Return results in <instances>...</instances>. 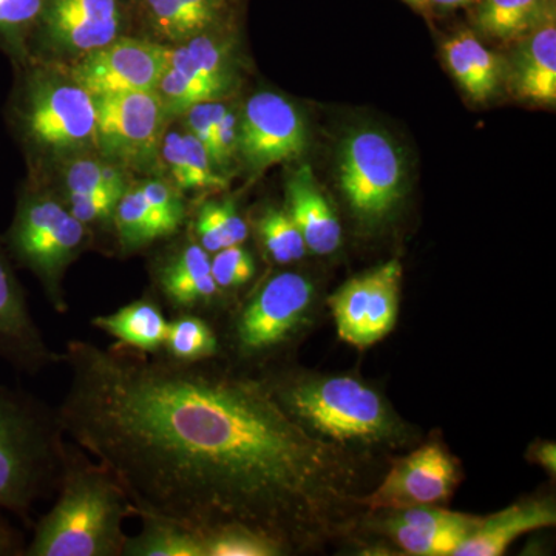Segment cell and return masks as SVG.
<instances>
[{
    "mask_svg": "<svg viewBox=\"0 0 556 556\" xmlns=\"http://www.w3.org/2000/svg\"><path fill=\"white\" fill-rule=\"evenodd\" d=\"M212 276L219 291H232L244 287L255 276L254 257L243 244L228 247L211 257Z\"/></svg>",
    "mask_w": 556,
    "mask_h": 556,
    "instance_id": "1f68e13d",
    "label": "cell"
},
{
    "mask_svg": "<svg viewBox=\"0 0 556 556\" xmlns=\"http://www.w3.org/2000/svg\"><path fill=\"white\" fill-rule=\"evenodd\" d=\"M455 460L439 444H427L399 460L371 495L361 501L372 510L434 506L452 496L457 484Z\"/></svg>",
    "mask_w": 556,
    "mask_h": 556,
    "instance_id": "4fadbf2b",
    "label": "cell"
},
{
    "mask_svg": "<svg viewBox=\"0 0 556 556\" xmlns=\"http://www.w3.org/2000/svg\"><path fill=\"white\" fill-rule=\"evenodd\" d=\"M306 148L308 129L291 101L273 91L249 98L239 121V155L249 170L298 160Z\"/></svg>",
    "mask_w": 556,
    "mask_h": 556,
    "instance_id": "8fae6325",
    "label": "cell"
},
{
    "mask_svg": "<svg viewBox=\"0 0 556 556\" xmlns=\"http://www.w3.org/2000/svg\"><path fill=\"white\" fill-rule=\"evenodd\" d=\"M548 3H551L552 7H555V0H547Z\"/></svg>",
    "mask_w": 556,
    "mask_h": 556,
    "instance_id": "bcb514c9",
    "label": "cell"
},
{
    "mask_svg": "<svg viewBox=\"0 0 556 556\" xmlns=\"http://www.w3.org/2000/svg\"><path fill=\"white\" fill-rule=\"evenodd\" d=\"M113 229L121 252L126 255L141 251L156 241L167 240L137 185L129 186L121 195L113 215Z\"/></svg>",
    "mask_w": 556,
    "mask_h": 556,
    "instance_id": "cb8c5ba5",
    "label": "cell"
},
{
    "mask_svg": "<svg viewBox=\"0 0 556 556\" xmlns=\"http://www.w3.org/2000/svg\"><path fill=\"white\" fill-rule=\"evenodd\" d=\"M289 415L311 433L338 442L380 444L399 437L396 419L379 393L348 376L262 379Z\"/></svg>",
    "mask_w": 556,
    "mask_h": 556,
    "instance_id": "277c9868",
    "label": "cell"
},
{
    "mask_svg": "<svg viewBox=\"0 0 556 556\" xmlns=\"http://www.w3.org/2000/svg\"><path fill=\"white\" fill-rule=\"evenodd\" d=\"M508 73V87L521 100L555 104L556 27L555 20L522 36Z\"/></svg>",
    "mask_w": 556,
    "mask_h": 556,
    "instance_id": "d6986e66",
    "label": "cell"
},
{
    "mask_svg": "<svg viewBox=\"0 0 556 556\" xmlns=\"http://www.w3.org/2000/svg\"><path fill=\"white\" fill-rule=\"evenodd\" d=\"M401 278V263L391 260L343 285L329 300L339 338L361 350L386 338L396 325Z\"/></svg>",
    "mask_w": 556,
    "mask_h": 556,
    "instance_id": "30bf717a",
    "label": "cell"
},
{
    "mask_svg": "<svg viewBox=\"0 0 556 556\" xmlns=\"http://www.w3.org/2000/svg\"><path fill=\"white\" fill-rule=\"evenodd\" d=\"M407 2L413 3V5H424L428 0H407Z\"/></svg>",
    "mask_w": 556,
    "mask_h": 556,
    "instance_id": "f6af8a7d",
    "label": "cell"
},
{
    "mask_svg": "<svg viewBox=\"0 0 556 556\" xmlns=\"http://www.w3.org/2000/svg\"><path fill=\"white\" fill-rule=\"evenodd\" d=\"M118 197L108 193H90V195H67L65 206L72 212L73 217L79 219L87 229L91 226H113Z\"/></svg>",
    "mask_w": 556,
    "mask_h": 556,
    "instance_id": "8d00e7d4",
    "label": "cell"
},
{
    "mask_svg": "<svg viewBox=\"0 0 556 556\" xmlns=\"http://www.w3.org/2000/svg\"><path fill=\"white\" fill-rule=\"evenodd\" d=\"M239 113L228 108L206 148L212 167L222 177H225L226 172L232 166V161L239 155Z\"/></svg>",
    "mask_w": 556,
    "mask_h": 556,
    "instance_id": "e575fe53",
    "label": "cell"
},
{
    "mask_svg": "<svg viewBox=\"0 0 556 556\" xmlns=\"http://www.w3.org/2000/svg\"><path fill=\"white\" fill-rule=\"evenodd\" d=\"M43 0H0V38L14 39L39 16Z\"/></svg>",
    "mask_w": 556,
    "mask_h": 556,
    "instance_id": "74e56055",
    "label": "cell"
},
{
    "mask_svg": "<svg viewBox=\"0 0 556 556\" xmlns=\"http://www.w3.org/2000/svg\"><path fill=\"white\" fill-rule=\"evenodd\" d=\"M288 214L298 226L306 248L329 255L342 243V228L309 166L299 167L287 181Z\"/></svg>",
    "mask_w": 556,
    "mask_h": 556,
    "instance_id": "ac0fdd59",
    "label": "cell"
},
{
    "mask_svg": "<svg viewBox=\"0 0 556 556\" xmlns=\"http://www.w3.org/2000/svg\"><path fill=\"white\" fill-rule=\"evenodd\" d=\"M40 16L47 39L72 53L86 54L118 38L116 0H43Z\"/></svg>",
    "mask_w": 556,
    "mask_h": 556,
    "instance_id": "e0dca14e",
    "label": "cell"
},
{
    "mask_svg": "<svg viewBox=\"0 0 556 556\" xmlns=\"http://www.w3.org/2000/svg\"><path fill=\"white\" fill-rule=\"evenodd\" d=\"M91 241V232L65 203L46 192L25 193L7 236V247L42 285L50 305L67 314L64 278Z\"/></svg>",
    "mask_w": 556,
    "mask_h": 556,
    "instance_id": "5b68a950",
    "label": "cell"
},
{
    "mask_svg": "<svg viewBox=\"0 0 556 556\" xmlns=\"http://www.w3.org/2000/svg\"><path fill=\"white\" fill-rule=\"evenodd\" d=\"M137 517L141 532L127 536L123 556H204L203 540L192 527L159 515Z\"/></svg>",
    "mask_w": 556,
    "mask_h": 556,
    "instance_id": "603a6c76",
    "label": "cell"
},
{
    "mask_svg": "<svg viewBox=\"0 0 556 556\" xmlns=\"http://www.w3.org/2000/svg\"><path fill=\"white\" fill-rule=\"evenodd\" d=\"M393 521L402 525L420 527V529L437 530V532H457L470 535L482 521V518L473 515L457 514V511L444 510L437 506H417L394 510Z\"/></svg>",
    "mask_w": 556,
    "mask_h": 556,
    "instance_id": "4dcf8cb0",
    "label": "cell"
},
{
    "mask_svg": "<svg viewBox=\"0 0 556 556\" xmlns=\"http://www.w3.org/2000/svg\"><path fill=\"white\" fill-rule=\"evenodd\" d=\"M258 239L266 254L278 265L298 262L305 257L306 244L302 233L287 211L277 207H266L260 214L257 223Z\"/></svg>",
    "mask_w": 556,
    "mask_h": 556,
    "instance_id": "4316f807",
    "label": "cell"
},
{
    "mask_svg": "<svg viewBox=\"0 0 556 556\" xmlns=\"http://www.w3.org/2000/svg\"><path fill=\"white\" fill-rule=\"evenodd\" d=\"M428 2L442 7V9H459V7L470 5L475 0H428Z\"/></svg>",
    "mask_w": 556,
    "mask_h": 556,
    "instance_id": "ee69618b",
    "label": "cell"
},
{
    "mask_svg": "<svg viewBox=\"0 0 556 556\" xmlns=\"http://www.w3.org/2000/svg\"><path fill=\"white\" fill-rule=\"evenodd\" d=\"M228 108L229 105L223 104L219 101H207L192 105V108L182 113L186 129L199 139L204 149L207 148L215 127H217L219 119L223 118Z\"/></svg>",
    "mask_w": 556,
    "mask_h": 556,
    "instance_id": "f35d334b",
    "label": "cell"
},
{
    "mask_svg": "<svg viewBox=\"0 0 556 556\" xmlns=\"http://www.w3.org/2000/svg\"><path fill=\"white\" fill-rule=\"evenodd\" d=\"M405 164L396 142L380 130L353 131L339 153V182L362 219L378 222L396 206L404 190Z\"/></svg>",
    "mask_w": 556,
    "mask_h": 556,
    "instance_id": "52a82bcc",
    "label": "cell"
},
{
    "mask_svg": "<svg viewBox=\"0 0 556 556\" xmlns=\"http://www.w3.org/2000/svg\"><path fill=\"white\" fill-rule=\"evenodd\" d=\"M97 148L121 166L142 167L159 156L167 112L159 91L93 97Z\"/></svg>",
    "mask_w": 556,
    "mask_h": 556,
    "instance_id": "9c48e42d",
    "label": "cell"
},
{
    "mask_svg": "<svg viewBox=\"0 0 556 556\" xmlns=\"http://www.w3.org/2000/svg\"><path fill=\"white\" fill-rule=\"evenodd\" d=\"M460 47L478 86V101H485L495 93L500 83V61L492 51L482 46L471 31L457 33Z\"/></svg>",
    "mask_w": 556,
    "mask_h": 556,
    "instance_id": "d6a6232c",
    "label": "cell"
},
{
    "mask_svg": "<svg viewBox=\"0 0 556 556\" xmlns=\"http://www.w3.org/2000/svg\"><path fill=\"white\" fill-rule=\"evenodd\" d=\"M182 5L199 21L204 31L217 24L225 0H181Z\"/></svg>",
    "mask_w": 556,
    "mask_h": 556,
    "instance_id": "60d3db41",
    "label": "cell"
},
{
    "mask_svg": "<svg viewBox=\"0 0 556 556\" xmlns=\"http://www.w3.org/2000/svg\"><path fill=\"white\" fill-rule=\"evenodd\" d=\"M556 511L551 501H525L482 518L477 529L460 543L453 556H500L517 538L532 530L555 526Z\"/></svg>",
    "mask_w": 556,
    "mask_h": 556,
    "instance_id": "ffe728a7",
    "label": "cell"
},
{
    "mask_svg": "<svg viewBox=\"0 0 556 556\" xmlns=\"http://www.w3.org/2000/svg\"><path fill=\"white\" fill-rule=\"evenodd\" d=\"M65 434L123 486L135 517L243 526L287 551L339 526L354 471L262 379L163 354L70 340Z\"/></svg>",
    "mask_w": 556,
    "mask_h": 556,
    "instance_id": "6da1fadb",
    "label": "cell"
},
{
    "mask_svg": "<svg viewBox=\"0 0 556 556\" xmlns=\"http://www.w3.org/2000/svg\"><path fill=\"white\" fill-rule=\"evenodd\" d=\"M219 339L206 318L195 314H175L167 324L163 354L179 364L212 361L219 353Z\"/></svg>",
    "mask_w": 556,
    "mask_h": 556,
    "instance_id": "d4e9b609",
    "label": "cell"
},
{
    "mask_svg": "<svg viewBox=\"0 0 556 556\" xmlns=\"http://www.w3.org/2000/svg\"><path fill=\"white\" fill-rule=\"evenodd\" d=\"M313 283L298 273L269 278L233 320L232 338L243 358L268 356L298 331L313 302Z\"/></svg>",
    "mask_w": 556,
    "mask_h": 556,
    "instance_id": "ba28073f",
    "label": "cell"
},
{
    "mask_svg": "<svg viewBox=\"0 0 556 556\" xmlns=\"http://www.w3.org/2000/svg\"><path fill=\"white\" fill-rule=\"evenodd\" d=\"M166 76L182 97L222 101L233 84L228 43L206 31L170 47Z\"/></svg>",
    "mask_w": 556,
    "mask_h": 556,
    "instance_id": "2e32d148",
    "label": "cell"
},
{
    "mask_svg": "<svg viewBox=\"0 0 556 556\" xmlns=\"http://www.w3.org/2000/svg\"><path fill=\"white\" fill-rule=\"evenodd\" d=\"M150 278L156 299L169 306L174 316H201V311L211 308L222 295L212 276L211 254L193 237L161 254L152 263Z\"/></svg>",
    "mask_w": 556,
    "mask_h": 556,
    "instance_id": "9a60e30c",
    "label": "cell"
},
{
    "mask_svg": "<svg viewBox=\"0 0 556 556\" xmlns=\"http://www.w3.org/2000/svg\"><path fill=\"white\" fill-rule=\"evenodd\" d=\"M204 556H278L288 551L278 541L243 526H219L197 530Z\"/></svg>",
    "mask_w": 556,
    "mask_h": 556,
    "instance_id": "484cf974",
    "label": "cell"
},
{
    "mask_svg": "<svg viewBox=\"0 0 556 556\" xmlns=\"http://www.w3.org/2000/svg\"><path fill=\"white\" fill-rule=\"evenodd\" d=\"M208 211L212 212L214 218L217 219L223 236L228 241L229 247L243 244L248 240L249 229L247 222L241 218L239 208L230 199L206 201Z\"/></svg>",
    "mask_w": 556,
    "mask_h": 556,
    "instance_id": "ab89813d",
    "label": "cell"
},
{
    "mask_svg": "<svg viewBox=\"0 0 556 556\" xmlns=\"http://www.w3.org/2000/svg\"><path fill=\"white\" fill-rule=\"evenodd\" d=\"M555 20L547 0H482L475 22L479 31L493 39L515 40Z\"/></svg>",
    "mask_w": 556,
    "mask_h": 556,
    "instance_id": "7402d4cb",
    "label": "cell"
},
{
    "mask_svg": "<svg viewBox=\"0 0 556 556\" xmlns=\"http://www.w3.org/2000/svg\"><path fill=\"white\" fill-rule=\"evenodd\" d=\"M24 535L10 525L9 519L3 517L0 510V556H24L25 554Z\"/></svg>",
    "mask_w": 556,
    "mask_h": 556,
    "instance_id": "b9f144b4",
    "label": "cell"
},
{
    "mask_svg": "<svg viewBox=\"0 0 556 556\" xmlns=\"http://www.w3.org/2000/svg\"><path fill=\"white\" fill-rule=\"evenodd\" d=\"M102 166H104L102 160L91 159V156H72L64 174L67 195L108 193V195L118 197L105 185L104 177H102Z\"/></svg>",
    "mask_w": 556,
    "mask_h": 556,
    "instance_id": "d590c367",
    "label": "cell"
},
{
    "mask_svg": "<svg viewBox=\"0 0 556 556\" xmlns=\"http://www.w3.org/2000/svg\"><path fill=\"white\" fill-rule=\"evenodd\" d=\"M90 324L115 339L118 345L153 356L163 351L169 320L164 316L160 300L146 294L115 313L91 318Z\"/></svg>",
    "mask_w": 556,
    "mask_h": 556,
    "instance_id": "44dd1931",
    "label": "cell"
},
{
    "mask_svg": "<svg viewBox=\"0 0 556 556\" xmlns=\"http://www.w3.org/2000/svg\"><path fill=\"white\" fill-rule=\"evenodd\" d=\"M137 186L146 203L149 204L150 211L159 219L167 239L177 236L186 219L181 190L175 188L172 182L161 181V179H148V181L138 182Z\"/></svg>",
    "mask_w": 556,
    "mask_h": 556,
    "instance_id": "f1b7e54d",
    "label": "cell"
},
{
    "mask_svg": "<svg viewBox=\"0 0 556 556\" xmlns=\"http://www.w3.org/2000/svg\"><path fill=\"white\" fill-rule=\"evenodd\" d=\"M148 7L150 21L161 38L181 43L206 33L181 0H148Z\"/></svg>",
    "mask_w": 556,
    "mask_h": 556,
    "instance_id": "f546056e",
    "label": "cell"
},
{
    "mask_svg": "<svg viewBox=\"0 0 556 556\" xmlns=\"http://www.w3.org/2000/svg\"><path fill=\"white\" fill-rule=\"evenodd\" d=\"M58 409L0 386V510L33 526V508L56 495L67 456Z\"/></svg>",
    "mask_w": 556,
    "mask_h": 556,
    "instance_id": "3957f363",
    "label": "cell"
},
{
    "mask_svg": "<svg viewBox=\"0 0 556 556\" xmlns=\"http://www.w3.org/2000/svg\"><path fill=\"white\" fill-rule=\"evenodd\" d=\"M0 358L11 367L36 376L61 365L62 356L51 350L31 316L9 252L0 243Z\"/></svg>",
    "mask_w": 556,
    "mask_h": 556,
    "instance_id": "5bb4252c",
    "label": "cell"
},
{
    "mask_svg": "<svg viewBox=\"0 0 556 556\" xmlns=\"http://www.w3.org/2000/svg\"><path fill=\"white\" fill-rule=\"evenodd\" d=\"M186 150L185 190H219L228 186V179L218 175L212 167L207 150L189 131L182 134Z\"/></svg>",
    "mask_w": 556,
    "mask_h": 556,
    "instance_id": "836d02e7",
    "label": "cell"
},
{
    "mask_svg": "<svg viewBox=\"0 0 556 556\" xmlns=\"http://www.w3.org/2000/svg\"><path fill=\"white\" fill-rule=\"evenodd\" d=\"M536 459L541 466L546 467L548 473L555 475L556 470V448L555 444H543L536 450Z\"/></svg>",
    "mask_w": 556,
    "mask_h": 556,
    "instance_id": "7bdbcfd3",
    "label": "cell"
},
{
    "mask_svg": "<svg viewBox=\"0 0 556 556\" xmlns=\"http://www.w3.org/2000/svg\"><path fill=\"white\" fill-rule=\"evenodd\" d=\"M54 496L49 514L33 525L24 556H123V525L135 510L108 467L68 444Z\"/></svg>",
    "mask_w": 556,
    "mask_h": 556,
    "instance_id": "7a4b0ae2",
    "label": "cell"
},
{
    "mask_svg": "<svg viewBox=\"0 0 556 556\" xmlns=\"http://www.w3.org/2000/svg\"><path fill=\"white\" fill-rule=\"evenodd\" d=\"M17 115L25 139L43 152L76 156L97 148L93 97L72 79H33Z\"/></svg>",
    "mask_w": 556,
    "mask_h": 556,
    "instance_id": "8992f818",
    "label": "cell"
},
{
    "mask_svg": "<svg viewBox=\"0 0 556 556\" xmlns=\"http://www.w3.org/2000/svg\"><path fill=\"white\" fill-rule=\"evenodd\" d=\"M386 527L399 546L407 554L417 556H453L456 548L468 536L466 533L420 529V527L402 525L393 519H388Z\"/></svg>",
    "mask_w": 556,
    "mask_h": 556,
    "instance_id": "83f0119b",
    "label": "cell"
},
{
    "mask_svg": "<svg viewBox=\"0 0 556 556\" xmlns=\"http://www.w3.org/2000/svg\"><path fill=\"white\" fill-rule=\"evenodd\" d=\"M169 46L134 38H116L83 54L70 79L91 97L156 90L169 61Z\"/></svg>",
    "mask_w": 556,
    "mask_h": 556,
    "instance_id": "7c38bea8",
    "label": "cell"
}]
</instances>
